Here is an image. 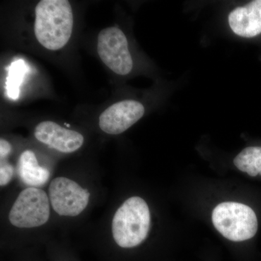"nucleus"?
<instances>
[{"mask_svg":"<svg viewBox=\"0 0 261 261\" xmlns=\"http://www.w3.org/2000/svg\"><path fill=\"white\" fill-rule=\"evenodd\" d=\"M73 25V11L67 0H42L36 7L34 33L46 49L58 50L66 45Z\"/></svg>","mask_w":261,"mask_h":261,"instance_id":"1","label":"nucleus"},{"mask_svg":"<svg viewBox=\"0 0 261 261\" xmlns=\"http://www.w3.org/2000/svg\"><path fill=\"white\" fill-rule=\"evenodd\" d=\"M150 226V213L147 202L132 197L117 210L112 222L115 242L123 248H132L145 241Z\"/></svg>","mask_w":261,"mask_h":261,"instance_id":"2","label":"nucleus"},{"mask_svg":"<svg viewBox=\"0 0 261 261\" xmlns=\"http://www.w3.org/2000/svg\"><path fill=\"white\" fill-rule=\"evenodd\" d=\"M212 221L215 228L230 241H246L257 232L256 215L251 207L240 202H221L213 211Z\"/></svg>","mask_w":261,"mask_h":261,"instance_id":"3","label":"nucleus"},{"mask_svg":"<svg viewBox=\"0 0 261 261\" xmlns=\"http://www.w3.org/2000/svg\"><path fill=\"white\" fill-rule=\"evenodd\" d=\"M50 215L47 194L40 189L29 187L20 192L10 211L9 220L18 228H34L47 222Z\"/></svg>","mask_w":261,"mask_h":261,"instance_id":"4","label":"nucleus"},{"mask_svg":"<svg viewBox=\"0 0 261 261\" xmlns=\"http://www.w3.org/2000/svg\"><path fill=\"white\" fill-rule=\"evenodd\" d=\"M97 53L108 68L119 75L132 71L133 61L128 50L124 33L117 27H109L99 32L97 37Z\"/></svg>","mask_w":261,"mask_h":261,"instance_id":"5","label":"nucleus"},{"mask_svg":"<svg viewBox=\"0 0 261 261\" xmlns=\"http://www.w3.org/2000/svg\"><path fill=\"white\" fill-rule=\"evenodd\" d=\"M51 205L57 214L76 216L89 203L90 194L76 182L65 177L54 178L49 189Z\"/></svg>","mask_w":261,"mask_h":261,"instance_id":"6","label":"nucleus"},{"mask_svg":"<svg viewBox=\"0 0 261 261\" xmlns=\"http://www.w3.org/2000/svg\"><path fill=\"white\" fill-rule=\"evenodd\" d=\"M145 108L135 100H123L108 108L99 116L101 129L109 135H120L144 116Z\"/></svg>","mask_w":261,"mask_h":261,"instance_id":"7","label":"nucleus"},{"mask_svg":"<svg viewBox=\"0 0 261 261\" xmlns=\"http://www.w3.org/2000/svg\"><path fill=\"white\" fill-rule=\"evenodd\" d=\"M34 136L39 142L63 153L78 150L84 137L75 130L67 129L53 121H43L36 126Z\"/></svg>","mask_w":261,"mask_h":261,"instance_id":"8","label":"nucleus"},{"mask_svg":"<svg viewBox=\"0 0 261 261\" xmlns=\"http://www.w3.org/2000/svg\"><path fill=\"white\" fill-rule=\"evenodd\" d=\"M228 20L230 28L239 37H256L261 34V0L235 8Z\"/></svg>","mask_w":261,"mask_h":261,"instance_id":"9","label":"nucleus"},{"mask_svg":"<svg viewBox=\"0 0 261 261\" xmlns=\"http://www.w3.org/2000/svg\"><path fill=\"white\" fill-rule=\"evenodd\" d=\"M18 171L21 181L32 187L42 186L50 176L47 168L39 166L35 154L31 150L24 151L20 154Z\"/></svg>","mask_w":261,"mask_h":261,"instance_id":"10","label":"nucleus"},{"mask_svg":"<svg viewBox=\"0 0 261 261\" xmlns=\"http://www.w3.org/2000/svg\"><path fill=\"white\" fill-rule=\"evenodd\" d=\"M233 163L240 171L247 173L249 176H261V147L244 149L233 160Z\"/></svg>","mask_w":261,"mask_h":261,"instance_id":"11","label":"nucleus"},{"mask_svg":"<svg viewBox=\"0 0 261 261\" xmlns=\"http://www.w3.org/2000/svg\"><path fill=\"white\" fill-rule=\"evenodd\" d=\"M29 70L28 65L23 60H18L10 65L6 82L7 94L10 99L15 100L19 97L20 86Z\"/></svg>","mask_w":261,"mask_h":261,"instance_id":"12","label":"nucleus"},{"mask_svg":"<svg viewBox=\"0 0 261 261\" xmlns=\"http://www.w3.org/2000/svg\"><path fill=\"white\" fill-rule=\"evenodd\" d=\"M14 173V168L8 163L1 162L0 167V185L5 186L10 181Z\"/></svg>","mask_w":261,"mask_h":261,"instance_id":"13","label":"nucleus"},{"mask_svg":"<svg viewBox=\"0 0 261 261\" xmlns=\"http://www.w3.org/2000/svg\"><path fill=\"white\" fill-rule=\"evenodd\" d=\"M11 151V145L8 141L1 139L0 140V157L1 161L5 159Z\"/></svg>","mask_w":261,"mask_h":261,"instance_id":"14","label":"nucleus"}]
</instances>
